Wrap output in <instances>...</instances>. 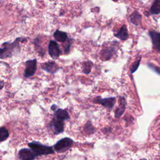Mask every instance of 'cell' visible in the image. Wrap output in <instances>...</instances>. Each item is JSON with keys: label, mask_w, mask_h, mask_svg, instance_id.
<instances>
[{"label": "cell", "mask_w": 160, "mask_h": 160, "mask_svg": "<svg viewBox=\"0 0 160 160\" xmlns=\"http://www.w3.org/2000/svg\"><path fill=\"white\" fill-rule=\"evenodd\" d=\"M26 39L23 38H18L13 42H5L2 44L0 48V59H6L11 58L15 51L19 52V42L26 41Z\"/></svg>", "instance_id": "1"}, {"label": "cell", "mask_w": 160, "mask_h": 160, "mask_svg": "<svg viewBox=\"0 0 160 160\" xmlns=\"http://www.w3.org/2000/svg\"><path fill=\"white\" fill-rule=\"evenodd\" d=\"M29 148L32 150L36 156L42 155L51 154L54 152V150L51 146L43 145L38 142H31L28 144Z\"/></svg>", "instance_id": "2"}, {"label": "cell", "mask_w": 160, "mask_h": 160, "mask_svg": "<svg viewBox=\"0 0 160 160\" xmlns=\"http://www.w3.org/2000/svg\"><path fill=\"white\" fill-rule=\"evenodd\" d=\"M73 140L69 138H64L59 139L54 146L56 152L62 153L67 151L72 145Z\"/></svg>", "instance_id": "3"}, {"label": "cell", "mask_w": 160, "mask_h": 160, "mask_svg": "<svg viewBox=\"0 0 160 160\" xmlns=\"http://www.w3.org/2000/svg\"><path fill=\"white\" fill-rule=\"evenodd\" d=\"M25 69L24 72V76L25 78H29L32 76L37 69V59H34L32 60L26 61L25 62Z\"/></svg>", "instance_id": "4"}, {"label": "cell", "mask_w": 160, "mask_h": 160, "mask_svg": "<svg viewBox=\"0 0 160 160\" xmlns=\"http://www.w3.org/2000/svg\"><path fill=\"white\" fill-rule=\"evenodd\" d=\"M48 52L51 58L57 59L61 54V50L58 42L54 40H51L48 45Z\"/></svg>", "instance_id": "5"}, {"label": "cell", "mask_w": 160, "mask_h": 160, "mask_svg": "<svg viewBox=\"0 0 160 160\" xmlns=\"http://www.w3.org/2000/svg\"><path fill=\"white\" fill-rule=\"evenodd\" d=\"M116 46H108L105 48H103L101 52V59L102 61H108L110 59L113 55L116 53L118 48H116Z\"/></svg>", "instance_id": "6"}, {"label": "cell", "mask_w": 160, "mask_h": 160, "mask_svg": "<svg viewBox=\"0 0 160 160\" xmlns=\"http://www.w3.org/2000/svg\"><path fill=\"white\" fill-rule=\"evenodd\" d=\"M95 103H98L101 104L102 106L111 109L113 108L116 103V98L115 97H111L108 98H101L99 96H98L94 101Z\"/></svg>", "instance_id": "7"}, {"label": "cell", "mask_w": 160, "mask_h": 160, "mask_svg": "<svg viewBox=\"0 0 160 160\" xmlns=\"http://www.w3.org/2000/svg\"><path fill=\"white\" fill-rule=\"evenodd\" d=\"M41 67L42 70L51 74H55L60 69V67L54 61H52L43 62Z\"/></svg>", "instance_id": "8"}, {"label": "cell", "mask_w": 160, "mask_h": 160, "mask_svg": "<svg viewBox=\"0 0 160 160\" xmlns=\"http://www.w3.org/2000/svg\"><path fill=\"white\" fill-rule=\"evenodd\" d=\"M18 156L21 160H34L36 156L31 149L23 148L19 151Z\"/></svg>", "instance_id": "9"}, {"label": "cell", "mask_w": 160, "mask_h": 160, "mask_svg": "<svg viewBox=\"0 0 160 160\" xmlns=\"http://www.w3.org/2000/svg\"><path fill=\"white\" fill-rule=\"evenodd\" d=\"M50 126L52 128L54 134L57 135L64 131V121H59L53 118L50 122Z\"/></svg>", "instance_id": "10"}, {"label": "cell", "mask_w": 160, "mask_h": 160, "mask_svg": "<svg viewBox=\"0 0 160 160\" xmlns=\"http://www.w3.org/2000/svg\"><path fill=\"white\" fill-rule=\"evenodd\" d=\"M149 35L151 39L153 48L159 52L160 51V33L154 31H149Z\"/></svg>", "instance_id": "11"}, {"label": "cell", "mask_w": 160, "mask_h": 160, "mask_svg": "<svg viewBox=\"0 0 160 160\" xmlns=\"http://www.w3.org/2000/svg\"><path fill=\"white\" fill-rule=\"evenodd\" d=\"M126 99L122 96H120L119 98V106L114 112V116L116 118H119L123 114L126 109Z\"/></svg>", "instance_id": "12"}, {"label": "cell", "mask_w": 160, "mask_h": 160, "mask_svg": "<svg viewBox=\"0 0 160 160\" xmlns=\"http://www.w3.org/2000/svg\"><path fill=\"white\" fill-rule=\"evenodd\" d=\"M114 36L121 40H122V41L127 40L129 38V34H128L126 25L125 24L122 25L121 28L119 29V31L117 32V33L114 34Z\"/></svg>", "instance_id": "13"}, {"label": "cell", "mask_w": 160, "mask_h": 160, "mask_svg": "<svg viewBox=\"0 0 160 160\" xmlns=\"http://www.w3.org/2000/svg\"><path fill=\"white\" fill-rule=\"evenodd\" d=\"M54 118L58 120L64 121L69 118V115L66 110L62 109H58L54 112Z\"/></svg>", "instance_id": "14"}, {"label": "cell", "mask_w": 160, "mask_h": 160, "mask_svg": "<svg viewBox=\"0 0 160 160\" xmlns=\"http://www.w3.org/2000/svg\"><path fill=\"white\" fill-rule=\"evenodd\" d=\"M53 36L57 41L61 42H64L68 39V34L66 32L59 31L58 29L56 30L53 34Z\"/></svg>", "instance_id": "15"}, {"label": "cell", "mask_w": 160, "mask_h": 160, "mask_svg": "<svg viewBox=\"0 0 160 160\" xmlns=\"http://www.w3.org/2000/svg\"><path fill=\"white\" fill-rule=\"evenodd\" d=\"M142 20L141 15L138 11H134L129 16V21L134 25L138 26L140 24Z\"/></svg>", "instance_id": "16"}, {"label": "cell", "mask_w": 160, "mask_h": 160, "mask_svg": "<svg viewBox=\"0 0 160 160\" xmlns=\"http://www.w3.org/2000/svg\"><path fill=\"white\" fill-rule=\"evenodd\" d=\"M159 12H160V0H154V1L153 2L149 9V14L158 15L159 14Z\"/></svg>", "instance_id": "17"}, {"label": "cell", "mask_w": 160, "mask_h": 160, "mask_svg": "<svg viewBox=\"0 0 160 160\" xmlns=\"http://www.w3.org/2000/svg\"><path fill=\"white\" fill-rule=\"evenodd\" d=\"M9 137V132L4 127L0 128V142L4 141Z\"/></svg>", "instance_id": "18"}, {"label": "cell", "mask_w": 160, "mask_h": 160, "mask_svg": "<svg viewBox=\"0 0 160 160\" xmlns=\"http://www.w3.org/2000/svg\"><path fill=\"white\" fill-rule=\"evenodd\" d=\"M92 66V62L90 61L88 62H84L83 63V68H82V72L83 73L88 74L91 72V66Z\"/></svg>", "instance_id": "19"}, {"label": "cell", "mask_w": 160, "mask_h": 160, "mask_svg": "<svg viewBox=\"0 0 160 160\" xmlns=\"http://www.w3.org/2000/svg\"><path fill=\"white\" fill-rule=\"evenodd\" d=\"M141 60V58L140 57L138 60H136V61H134L131 66H130V72L131 74H133L139 68V64H140V62Z\"/></svg>", "instance_id": "20"}, {"label": "cell", "mask_w": 160, "mask_h": 160, "mask_svg": "<svg viewBox=\"0 0 160 160\" xmlns=\"http://www.w3.org/2000/svg\"><path fill=\"white\" fill-rule=\"evenodd\" d=\"M94 130H95V129L93 127V126L92 125L91 122L90 121H88L84 126V131L86 132H87L88 134H91L94 133Z\"/></svg>", "instance_id": "21"}, {"label": "cell", "mask_w": 160, "mask_h": 160, "mask_svg": "<svg viewBox=\"0 0 160 160\" xmlns=\"http://www.w3.org/2000/svg\"><path fill=\"white\" fill-rule=\"evenodd\" d=\"M71 42L70 41V39H68V44L66 45H65L64 46V52L66 54H68L69 52V50H70V46H71Z\"/></svg>", "instance_id": "22"}, {"label": "cell", "mask_w": 160, "mask_h": 160, "mask_svg": "<svg viewBox=\"0 0 160 160\" xmlns=\"http://www.w3.org/2000/svg\"><path fill=\"white\" fill-rule=\"evenodd\" d=\"M148 66L149 67V68L152 69L155 72H156V73H158V74H159V67L156 66H154V64H151V63H150V64H148Z\"/></svg>", "instance_id": "23"}, {"label": "cell", "mask_w": 160, "mask_h": 160, "mask_svg": "<svg viewBox=\"0 0 160 160\" xmlns=\"http://www.w3.org/2000/svg\"><path fill=\"white\" fill-rule=\"evenodd\" d=\"M3 86H4V82L2 81H0V89H2Z\"/></svg>", "instance_id": "24"}, {"label": "cell", "mask_w": 160, "mask_h": 160, "mask_svg": "<svg viewBox=\"0 0 160 160\" xmlns=\"http://www.w3.org/2000/svg\"><path fill=\"white\" fill-rule=\"evenodd\" d=\"M56 105H55V104H53L52 106H51V109L52 110H53V111H55L56 110Z\"/></svg>", "instance_id": "25"}, {"label": "cell", "mask_w": 160, "mask_h": 160, "mask_svg": "<svg viewBox=\"0 0 160 160\" xmlns=\"http://www.w3.org/2000/svg\"><path fill=\"white\" fill-rule=\"evenodd\" d=\"M112 1H118V0H112Z\"/></svg>", "instance_id": "26"}, {"label": "cell", "mask_w": 160, "mask_h": 160, "mask_svg": "<svg viewBox=\"0 0 160 160\" xmlns=\"http://www.w3.org/2000/svg\"><path fill=\"white\" fill-rule=\"evenodd\" d=\"M141 160H146V159H141Z\"/></svg>", "instance_id": "27"}]
</instances>
